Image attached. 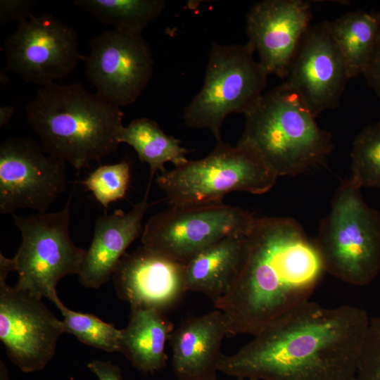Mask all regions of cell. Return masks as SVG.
I'll use <instances>...</instances> for the list:
<instances>
[{"instance_id":"cell-11","label":"cell","mask_w":380,"mask_h":380,"mask_svg":"<svg viewBox=\"0 0 380 380\" xmlns=\"http://www.w3.org/2000/svg\"><path fill=\"white\" fill-rule=\"evenodd\" d=\"M4 50L6 69L40 87L65 78L85 59L75 30L49 13L20 21Z\"/></svg>"},{"instance_id":"cell-29","label":"cell","mask_w":380,"mask_h":380,"mask_svg":"<svg viewBox=\"0 0 380 380\" xmlns=\"http://www.w3.org/2000/svg\"><path fill=\"white\" fill-rule=\"evenodd\" d=\"M362 75L369 87L380 98V37Z\"/></svg>"},{"instance_id":"cell-19","label":"cell","mask_w":380,"mask_h":380,"mask_svg":"<svg viewBox=\"0 0 380 380\" xmlns=\"http://www.w3.org/2000/svg\"><path fill=\"white\" fill-rule=\"evenodd\" d=\"M247 235L225 237L204 248L184 264V285L201 293L213 305L228 291L242 265Z\"/></svg>"},{"instance_id":"cell-1","label":"cell","mask_w":380,"mask_h":380,"mask_svg":"<svg viewBox=\"0 0 380 380\" xmlns=\"http://www.w3.org/2000/svg\"><path fill=\"white\" fill-rule=\"evenodd\" d=\"M369 320L357 306L306 300L223 355L219 371L255 380H355Z\"/></svg>"},{"instance_id":"cell-28","label":"cell","mask_w":380,"mask_h":380,"mask_svg":"<svg viewBox=\"0 0 380 380\" xmlns=\"http://www.w3.org/2000/svg\"><path fill=\"white\" fill-rule=\"evenodd\" d=\"M33 0H1L0 22L6 23L13 21L18 23L32 16Z\"/></svg>"},{"instance_id":"cell-18","label":"cell","mask_w":380,"mask_h":380,"mask_svg":"<svg viewBox=\"0 0 380 380\" xmlns=\"http://www.w3.org/2000/svg\"><path fill=\"white\" fill-rule=\"evenodd\" d=\"M225 336L224 317L217 309L187 319L174 329L169 339L176 377L179 380H217Z\"/></svg>"},{"instance_id":"cell-32","label":"cell","mask_w":380,"mask_h":380,"mask_svg":"<svg viewBox=\"0 0 380 380\" xmlns=\"http://www.w3.org/2000/svg\"><path fill=\"white\" fill-rule=\"evenodd\" d=\"M0 380H10L8 372L2 361H1L0 365Z\"/></svg>"},{"instance_id":"cell-6","label":"cell","mask_w":380,"mask_h":380,"mask_svg":"<svg viewBox=\"0 0 380 380\" xmlns=\"http://www.w3.org/2000/svg\"><path fill=\"white\" fill-rule=\"evenodd\" d=\"M278 177L249 147L217 141L206 157L158 175L156 183L171 205L222 203L232 191L262 194Z\"/></svg>"},{"instance_id":"cell-26","label":"cell","mask_w":380,"mask_h":380,"mask_svg":"<svg viewBox=\"0 0 380 380\" xmlns=\"http://www.w3.org/2000/svg\"><path fill=\"white\" fill-rule=\"evenodd\" d=\"M129 163L123 160L101 165L92 171L82 183L104 208L126 195L130 181Z\"/></svg>"},{"instance_id":"cell-23","label":"cell","mask_w":380,"mask_h":380,"mask_svg":"<svg viewBox=\"0 0 380 380\" xmlns=\"http://www.w3.org/2000/svg\"><path fill=\"white\" fill-rule=\"evenodd\" d=\"M74 4L114 29L140 34L166 4L163 0H75Z\"/></svg>"},{"instance_id":"cell-33","label":"cell","mask_w":380,"mask_h":380,"mask_svg":"<svg viewBox=\"0 0 380 380\" xmlns=\"http://www.w3.org/2000/svg\"><path fill=\"white\" fill-rule=\"evenodd\" d=\"M0 80H1V83L3 84H6L8 82V78L5 71H2V70L1 71Z\"/></svg>"},{"instance_id":"cell-20","label":"cell","mask_w":380,"mask_h":380,"mask_svg":"<svg viewBox=\"0 0 380 380\" xmlns=\"http://www.w3.org/2000/svg\"><path fill=\"white\" fill-rule=\"evenodd\" d=\"M174 326L155 308H131L127 327L122 329L120 353L137 370L153 373L163 368L165 345Z\"/></svg>"},{"instance_id":"cell-9","label":"cell","mask_w":380,"mask_h":380,"mask_svg":"<svg viewBox=\"0 0 380 380\" xmlns=\"http://www.w3.org/2000/svg\"><path fill=\"white\" fill-rule=\"evenodd\" d=\"M255 219L251 213L223 203L171 205L149 218L141 241L145 248L185 264L225 237L248 234Z\"/></svg>"},{"instance_id":"cell-2","label":"cell","mask_w":380,"mask_h":380,"mask_svg":"<svg viewBox=\"0 0 380 380\" xmlns=\"http://www.w3.org/2000/svg\"><path fill=\"white\" fill-rule=\"evenodd\" d=\"M324 271L314 241L295 220L255 218L239 272L214 304L223 313L227 336H254L308 300Z\"/></svg>"},{"instance_id":"cell-27","label":"cell","mask_w":380,"mask_h":380,"mask_svg":"<svg viewBox=\"0 0 380 380\" xmlns=\"http://www.w3.org/2000/svg\"><path fill=\"white\" fill-rule=\"evenodd\" d=\"M355 380H380V316L370 318Z\"/></svg>"},{"instance_id":"cell-3","label":"cell","mask_w":380,"mask_h":380,"mask_svg":"<svg viewBox=\"0 0 380 380\" xmlns=\"http://www.w3.org/2000/svg\"><path fill=\"white\" fill-rule=\"evenodd\" d=\"M25 113L44 151L77 170L116 151L124 126L121 108L81 83L40 87Z\"/></svg>"},{"instance_id":"cell-25","label":"cell","mask_w":380,"mask_h":380,"mask_svg":"<svg viewBox=\"0 0 380 380\" xmlns=\"http://www.w3.org/2000/svg\"><path fill=\"white\" fill-rule=\"evenodd\" d=\"M350 179L359 187L380 188V121L365 127L350 153Z\"/></svg>"},{"instance_id":"cell-13","label":"cell","mask_w":380,"mask_h":380,"mask_svg":"<svg viewBox=\"0 0 380 380\" xmlns=\"http://www.w3.org/2000/svg\"><path fill=\"white\" fill-rule=\"evenodd\" d=\"M86 75L96 93L120 108L134 103L153 72L151 49L142 34L111 29L92 38Z\"/></svg>"},{"instance_id":"cell-34","label":"cell","mask_w":380,"mask_h":380,"mask_svg":"<svg viewBox=\"0 0 380 380\" xmlns=\"http://www.w3.org/2000/svg\"><path fill=\"white\" fill-rule=\"evenodd\" d=\"M230 380H255V379H241V378H234V379H230Z\"/></svg>"},{"instance_id":"cell-4","label":"cell","mask_w":380,"mask_h":380,"mask_svg":"<svg viewBox=\"0 0 380 380\" xmlns=\"http://www.w3.org/2000/svg\"><path fill=\"white\" fill-rule=\"evenodd\" d=\"M239 142L254 151L277 176H296L319 166L333 149L306 104L286 82L264 93L245 115Z\"/></svg>"},{"instance_id":"cell-16","label":"cell","mask_w":380,"mask_h":380,"mask_svg":"<svg viewBox=\"0 0 380 380\" xmlns=\"http://www.w3.org/2000/svg\"><path fill=\"white\" fill-rule=\"evenodd\" d=\"M113 279L118 297L131 308L163 311L186 292L184 264L143 246L123 255Z\"/></svg>"},{"instance_id":"cell-10","label":"cell","mask_w":380,"mask_h":380,"mask_svg":"<svg viewBox=\"0 0 380 380\" xmlns=\"http://www.w3.org/2000/svg\"><path fill=\"white\" fill-rule=\"evenodd\" d=\"M11 272L7 258L0 253V339L10 360L22 372L43 369L53 359L61 320L40 298L6 283Z\"/></svg>"},{"instance_id":"cell-14","label":"cell","mask_w":380,"mask_h":380,"mask_svg":"<svg viewBox=\"0 0 380 380\" xmlns=\"http://www.w3.org/2000/svg\"><path fill=\"white\" fill-rule=\"evenodd\" d=\"M286 79L285 82L298 93L315 118L338 106L350 78L328 20L310 25Z\"/></svg>"},{"instance_id":"cell-22","label":"cell","mask_w":380,"mask_h":380,"mask_svg":"<svg viewBox=\"0 0 380 380\" xmlns=\"http://www.w3.org/2000/svg\"><path fill=\"white\" fill-rule=\"evenodd\" d=\"M118 140L132 146L140 161L148 165L151 179L155 173L166 170V163L178 167L189 161L186 155L189 151L181 146L180 140L167 135L156 121L147 118L134 120L123 126Z\"/></svg>"},{"instance_id":"cell-17","label":"cell","mask_w":380,"mask_h":380,"mask_svg":"<svg viewBox=\"0 0 380 380\" xmlns=\"http://www.w3.org/2000/svg\"><path fill=\"white\" fill-rule=\"evenodd\" d=\"M147 189L144 199L128 212L118 209L97 217L94 236L78 274L80 283L88 289H98L107 282L126 253L127 248L142 234V221L149 203Z\"/></svg>"},{"instance_id":"cell-30","label":"cell","mask_w":380,"mask_h":380,"mask_svg":"<svg viewBox=\"0 0 380 380\" xmlns=\"http://www.w3.org/2000/svg\"><path fill=\"white\" fill-rule=\"evenodd\" d=\"M87 367L98 380H123L121 369L110 361L93 360Z\"/></svg>"},{"instance_id":"cell-15","label":"cell","mask_w":380,"mask_h":380,"mask_svg":"<svg viewBox=\"0 0 380 380\" xmlns=\"http://www.w3.org/2000/svg\"><path fill=\"white\" fill-rule=\"evenodd\" d=\"M311 18L310 5L303 0H265L250 8L246 25L248 42L269 75L286 79Z\"/></svg>"},{"instance_id":"cell-31","label":"cell","mask_w":380,"mask_h":380,"mask_svg":"<svg viewBox=\"0 0 380 380\" xmlns=\"http://www.w3.org/2000/svg\"><path fill=\"white\" fill-rule=\"evenodd\" d=\"M15 113L12 106H4L0 108V127H4L8 124Z\"/></svg>"},{"instance_id":"cell-24","label":"cell","mask_w":380,"mask_h":380,"mask_svg":"<svg viewBox=\"0 0 380 380\" xmlns=\"http://www.w3.org/2000/svg\"><path fill=\"white\" fill-rule=\"evenodd\" d=\"M64 333L75 336L80 342L108 353L120 352L122 329L99 317L75 312L63 304L58 308Z\"/></svg>"},{"instance_id":"cell-12","label":"cell","mask_w":380,"mask_h":380,"mask_svg":"<svg viewBox=\"0 0 380 380\" xmlns=\"http://www.w3.org/2000/svg\"><path fill=\"white\" fill-rule=\"evenodd\" d=\"M65 164L31 139H5L0 146V213H46L67 189Z\"/></svg>"},{"instance_id":"cell-7","label":"cell","mask_w":380,"mask_h":380,"mask_svg":"<svg viewBox=\"0 0 380 380\" xmlns=\"http://www.w3.org/2000/svg\"><path fill=\"white\" fill-rule=\"evenodd\" d=\"M253 45L213 43L203 85L184 110L185 124L209 129L217 142L232 113H249L262 96L269 75L255 61Z\"/></svg>"},{"instance_id":"cell-5","label":"cell","mask_w":380,"mask_h":380,"mask_svg":"<svg viewBox=\"0 0 380 380\" xmlns=\"http://www.w3.org/2000/svg\"><path fill=\"white\" fill-rule=\"evenodd\" d=\"M350 179L337 189L314 243L324 270L347 284L364 286L380 272V213Z\"/></svg>"},{"instance_id":"cell-21","label":"cell","mask_w":380,"mask_h":380,"mask_svg":"<svg viewBox=\"0 0 380 380\" xmlns=\"http://www.w3.org/2000/svg\"><path fill=\"white\" fill-rule=\"evenodd\" d=\"M350 78L363 74L380 37V11H356L329 21Z\"/></svg>"},{"instance_id":"cell-8","label":"cell","mask_w":380,"mask_h":380,"mask_svg":"<svg viewBox=\"0 0 380 380\" xmlns=\"http://www.w3.org/2000/svg\"><path fill=\"white\" fill-rule=\"evenodd\" d=\"M71 198L55 213L12 214L22 236L16 254L8 258L11 270L18 275L15 286L50 300L58 308L63 304L57 294L58 281L67 275L80 274L86 253L70 238Z\"/></svg>"}]
</instances>
